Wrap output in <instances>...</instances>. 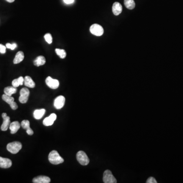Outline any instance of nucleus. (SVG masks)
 <instances>
[{"mask_svg": "<svg viewBox=\"0 0 183 183\" xmlns=\"http://www.w3.org/2000/svg\"><path fill=\"white\" fill-rule=\"evenodd\" d=\"M7 2H9V3H13L15 0H6Z\"/></svg>", "mask_w": 183, "mask_h": 183, "instance_id": "nucleus-30", "label": "nucleus"}, {"mask_svg": "<svg viewBox=\"0 0 183 183\" xmlns=\"http://www.w3.org/2000/svg\"><path fill=\"white\" fill-rule=\"evenodd\" d=\"M65 103V98L63 96H59L54 101V106L56 109L62 108L64 105Z\"/></svg>", "mask_w": 183, "mask_h": 183, "instance_id": "nucleus-10", "label": "nucleus"}, {"mask_svg": "<svg viewBox=\"0 0 183 183\" xmlns=\"http://www.w3.org/2000/svg\"><path fill=\"white\" fill-rule=\"evenodd\" d=\"M103 181L104 183H116L117 182L116 178L109 170H106L104 172Z\"/></svg>", "mask_w": 183, "mask_h": 183, "instance_id": "nucleus-5", "label": "nucleus"}, {"mask_svg": "<svg viewBox=\"0 0 183 183\" xmlns=\"http://www.w3.org/2000/svg\"><path fill=\"white\" fill-rule=\"evenodd\" d=\"M6 48L11 49V50H14L17 47V44L16 43H13V44H10V43H7L6 45Z\"/></svg>", "mask_w": 183, "mask_h": 183, "instance_id": "nucleus-26", "label": "nucleus"}, {"mask_svg": "<svg viewBox=\"0 0 183 183\" xmlns=\"http://www.w3.org/2000/svg\"><path fill=\"white\" fill-rule=\"evenodd\" d=\"M56 119V114H51L48 117H46L44 119L43 121V125L45 126L52 125Z\"/></svg>", "mask_w": 183, "mask_h": 183, "instance_id": "nucleus-11", "label": "nucleus"}, {"mask_svg": "<svg viewBox=\"0 0 183 183\" xmlns=\"http://www.w3.org/2000/svg\"><path fill=\"white\" fill-rule=\"evenodd\" d=\"M24 58H25V56H24L23 52L22 51H18L15 56V58L13 59V63L14 64L20 63L22 61H23Z\"/></svg>", "mask_w": 183, "mask_h": 183, "instance_id": "nucleus-17", "label": "nucleus"}, {"mask_svg": "<svg viewBox=\"0 0 183 183\" xmlns=\"http://www.w3.org/2000/svg\"><path fill=\"white\" fill-rule=\"evenodd\" d=\"M29 95H30V91L28 88L23 87L22 89L20 91V96L19 97L20 102L23 104L27 102Z\"/></svg>", "mask_w": 183, "mask_h": 183, "instance_id": "nucleus-4", "label": "nucleus"}, {"mask_svg": "<svg viewBox=\"0 0 183 183\" xmlns=\"http://www.w3.org/2000/svg\"><path fill=\"white\" fill-rule=\"evenodd\" d=\"M76 159L81 165L85 166L89 163V159L87 157L86 153H84V151H80L78 152V153L76 154Z\"/></svg>", "mask_w": 183, "mask_h": 183, "instance_id": "nucleus-3", "label": "nucleus"}, {"mask_svg": "<svg viewBox=\"0 0 183 183\" xmlns=\"http://www.w3.org/2000/svg\"><path fill=\"white\" fill-rule=\"evenodd\" d=\"M22 148V145L20 142H10L7 145V150L11 153L15 154L18 153Z\"/></svg>", "mask_w": 183, "mask_h": 183, "instance_id": "nucleus-2", "label": "nucleus"}, {"mask_svg": "<svg viewBox=\"0 0 183 183\" xmlns=\"http://www.w3.org/2000/svg\"><path fill=\"white\" fill-rule=\"evenodd\" d=\"M45 109H37L34 111V112L33 113V116L35 119L36 120H40L41 119L42 117H43L45 113Z\"/></svg>", "mask_w": 183, "mask_h": 183, "instance_id": "nucleus-20", "label": "nucleus"}, {"mask_svg": "<svg viewBox=\"0 0 183 183\" xmlns=\"http://www.w3.org/2000/svg\"><path fill=\"white\" fill-rule=\"evenodd\" d=\"M33 182L34 183H50V178L46 176L40 175L33 178Z\"/></svg>", "mask_w": 183, "mask_h": 183, "instance_id": "nucleus-13", "label": "nucleus"}, {"mask_svg": "<svg viewBox=\"0 0 183 183\" xmlns=\"http://www.w3.org/2000/svg\"><path fill=\"white\" fill-rule=\"evenodd\" d=\"M4 92L6 95H7L8 96H12L13 94L17 93V87H7L4 89Z\"/></svg>", "mask_w": 183, "mask_h": 183, "instance_id": "nucleus-21", "label": "nucleus"}, {"mask_svg": "<svg viewBox=\"0 0 183 183\" xmlns=\"http://www.w3.org/2000/svg\"><path fill=\"white\" fill-rule=\"evenodd\" d=\"M91 33L93 35H95L97 36H100L103 35L104 33V30L102 26L98 24H94L92 25L90 29Z\"/></svg>", "mask_w": 183, "mask_h": 183, "instance_id": "nucleus-6", "label": "nucleus"}, {"mask_svg": "<svg viewBox=\"0 0 183 183\" xmlns=\"http://www.w3.org/2000/svg\"><path fill=\"white\" fill-rule=\"evenodd\" d=\"M74 0H64V2L65 3L67 4H72L74 2Z\"/></svg>", "mask_w": 183, "mask_h": 183, "instance_id": "nucleus-29", "label": "nucleus"}, {"mask_svg": "<svg viewBox=\"0 0 183 183\" xmlns=\"http://www.w3.org/2000/svg\"><path fill=\"white\" fill-rule=\"evenodd\" d=\"M55 51L56 53V55L59 56L61 59H64L66 58V53L64 50H61L59 48H56L55 50Z\"/></svg>", "mask_w": 183, "mask_h": 183, "instance_id": "nucleus-24", "label": "nucleus"}, {"mask_svg": "<svg viewBox=\"0 0 183 183\" xmlns=\"http://www.w3.org/2000/svg\"><path fill=\"white\" fill-rule=\"evenodd\" d=\"M20 126L21 125L20 124V123L18 121L12 122L9 126V129L11 131V133H16L17 132V131L20 129Z\"/></svg>", "mask_w": 183, "mask_h": 183, "instance_id": "nucleus-16", "label": "nucleus"}, {"mask_svg": "<svg viewBox=\"0 0 183 183\" xmlns=\"http://www.w3.org/2000/svg\"><path fill=\"white\" fill-rule=\"evenodd\" d=\"M45 40L48 44H51L53 42V38L51 36V34L50 33H47L45 35H44Z\"/></svg>", "mask_w": 183, "mask_h": 183, "instance_id": "nucleus-25", "label": "nucleus"}, {"mask_svg": "<svg viewBox=\"0 0 183 183\" xmlns=\"http://www.w3.org/2000/svg\"><path fill=\"white\" fill-rule=\"evenodd\" d=\"M21 126L23 128L26 130V133L29 135H32L34 134L33 130L30 128V122L28 120H23L21 123Z\"/></svg>", "mask_w": 183, "mask_h": 183, "instance_id": "nucleus-14", "label": "nucleus"}, {"mask_svg": "<svg viewBox=\"0 0 183 183\" xmlns=\"http://www.w3.org/2000/svg\"><path fill=\"white\" fill-rule=\"evenodd\" d=\"M45 62H46V60H45L44 56H40L37 57L36 59L34 61V65L35 66L39 67V66H42L43 65H44Z\"/></svg>", "mask_w": 183, "mask_h": 183, "instance_id": "nucleus-19", "label": "nucleus"}, {"mask_svg": "<svg viewBox=\"0 0 183 183\" xmlns=\"http://www.w3.org/2000/svg\"><path fill=\"white\" fill-rule=\"evenodd\" d=\"M6 47L3 44H0V53L4 54L6 53Z\"/></svg>", "mask_w": 183, "mask_h": 183, "instance_id": "nucleus-28", "label": "nucleus"}, {"mask_svg": "<svg viewBox=\"0 0 183 183\" xmlns=\"http://www.w3.org/2000/svg\"><path fill=\"white\" fill-rule=\"evenodd\" d=\"M2 99L6 102L9 104L10 107L13 110H16L18 108L17 103L14 102V99L11 96H8L6 94L2 95Z\"/></svg>", "mask_w": 183, "mask_h": 183, "instance_id": "nucleus-7", "label": "nucleus"}, {"mask_svg": "<svg viewBox=\"0 0 183 183\" xmlns=\"http://www.w3.org/2000/svg\"><path fill=\"white\" fill-rule=\"evenodd\" d=\"M48 160L53 164L58 165L62 163L64 161L63 158L60 156L59 154L56 151H53L48 155Z\"/></svg>", "mask_w": 183, "mask_h": 183, "instance_id": "nucleus-1", "label": "nucleus"}, {"mask_svg": "<svg viewBox=\"0 0 183 183\" xmlns=\"http://www.w3.org/2000/svg\"><path fill=\"white\" fill-rule=\"evenodd\" d=\"M147 183H157L156 180H155V178L153 177H150L147 180Z\"/></svg>", "mask_w": 183, "mask_h": 183, "instance_id": "nucleus-27", "label": "nucleus"}, {"mask_svg": "<svg viewBox=\"0 0 183 183\" xmlns=\"http://www.w3.org/2000/svg\"><path fill=\"white\" fill-rule=\"evenodd\" d=\"M2 116L3 119V124H2L1 127V130L5 131L8 130V129L9 128V126H10V117L7 116L6 113H3Z\"/></svg>", "mask_w": 183, "mask_h": 183, "instance_id": "nucleus-9", "label": "nucleus"}, {"mask_svg": "<svg viewBox=\"0 0 183 183\" xmlns=\"http://www.w3.org/2000/svg\"><path fill=\"white\" fill-rule=\"evenodd\" d=\"M24 84L27 87L34 88L35 87L34 81L30 76H26L24 78Z\"/></svg>", "mask_w": 183, "mask_h": 183, "instance_id": "nucleus-18", "label": "nucleus"}, {"mask_svg": "<svg viewBox=\"0 0 183 183\" xmlns=\"http://www.w3.org/2000/svg\"><path fill=\"white\" fill-rule=\"evenodd\" d=\"M122 6L119 2H115L112 5V12L114 15H119L122 12Z\"/></svg>", "mask_w": 183, "mask_h": 183, "instance_id": "nucleus-15", "label": "nucleus"}, {"mask_svg": "<svg viewBox=\"0 0 183 183\" xmlns=\"http://www.w3.org/2000/svg\"><path fill=\"white\" fill-rule=\"evenodd\" d=\"M24 83V78L22 76H20L17 79H14L12 82V84L14 87H17L20 86H22Z\"/></svg>", "mask_w": 183, "mask_h": 183, "instance_id": "nucleus-22", "label": "nucleus"}, {"mask_svg": "<svg viewBox=\"0 0 183 183\" xmlns=\"http://www.w3.org/2000/svg\"><path fill=\"white\" fill-rule=\"evenodd\" d=\"M45 83L48 87L52 89H56L59 86V81L57 79H53L51 77L48 76L46 78Z\"/></svg>", "mask_w": 183, "mask_h": 183, "instance_id": "nucleus-8", "label": "nucleus"}, {"mask_svg": "<svg viewBox=\"0 0 183 183\" xmlns=\"http://www.w3.org/2000/svg\"><path fill=\"white\" fill-rule=\"evenodd\" d=\"M124 5L128 9L132 10L135 7V3L134 0H124Z\"/></svg>", "mask_w": 183, "mask_h": 183, "instance_id": "nucleus-23", "label": "nucleus"}, {"mask_svg": "<svg viewBox=\"0 0 183 183\" xmlns=\"http://www.w3.org/2000/svg\"><path fill=\"white\" fill-rule=\"evenodd\" d=\"M11 160L8 158L0 157V167L3 168H10L12 166Z\"/></svg>", "mask_w": 183, "mask_h": 183, "instance_id": "nucleus-12", "label": "nucleus"}]
</instances>
